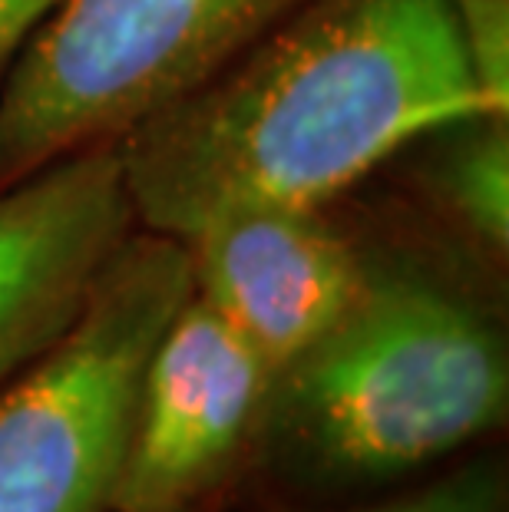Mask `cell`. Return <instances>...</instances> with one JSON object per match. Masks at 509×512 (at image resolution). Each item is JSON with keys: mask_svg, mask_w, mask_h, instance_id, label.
I'll return each instance as SVG.
<instances>
[{"mask_svg": "<svg viewBox=\"0 0 509 512\" xmlns=\"http://www.w3.org/2000/svg\"><path fill=\"white\" fill-rule=\"evenodd\" d=\"M476 116L447 0H301L113 152L136 225L182 242L232 209H324Z\"/></svg>", "mask_w": 509, "mask_h": 512, "instance_id": "cell-1", "label": "cell"}, {"mask_svg": "<svg viewBox=\"0 0 509 512\" xmlns=\"http://www.w3.org/2000/svg\"><path fill=\"white\" fill-rule=\"evenodd\" d=\"M506 417L496 278L467 258L367 245L348 311L275 370L245 486L278 509L357 503L480 450Z\"/></svg>", "mask_w": 509, "mask_h": 512, "instance_id": "cell-2", "label": "cell"}, {"mask_svg": "<svg viewBox=\"0 0 509 512\" xmlns=\"http://www.w3.org/2000/svg\"><path fill=\"white\" fill-rule=\"evenodd\" d=\"M189 294L186 245L136 225L77 318L0 384V512H113L139 384Z\"/></svg>", "mask_w": 509, "mask_h": 512, "instance_id": "cell-3", "label": "cell"}, {"mask_svg": "<svg viewBox=\"0 0 509 512\" xmlns=\"http://www.w3.org/2000/svg\"><path fill=\"white\" fill-rule=\"evenodd\" d=\"M301 0H60L0 73V189L113 146Z\"/></svg>", "mask_w": 509, "mask_h": 512, "instance_id": "cell-4", "label": "cell"}, {"mask_svg": "<svg viewBox=\"0 0 509 512\" xmlns=\"http://www.w3.org/2000/svg\"><path fill=\"white\" fill-rule=\"evenodd\" d=\"M275 370L196 294L139 384L113 512H219L248 483Z\"/></svg>", "mask_w": 509, "mask_h": 512, "instance_id": "cell-5", "label": "cell"}, {"mask_svg": "<svg viewBox=\"0 0 509 512\" xmlns=\"http://www.w3.org/2000/svg\"><path fill=\"white\" fill-rule=\"evenodd\" d=\"M192 294L281 370L348 311L367 275V242L324 209H232L182 238Z\"/></svg>", "mask_w": 509, "mask_h": 512, "instance_id": "cell-6", "label": "cell"}, {"mask_svg": "<svg viewBox=\"0 0 509 512\" xmlns=\"http://www.w3.org/2000/svg\"><path fill=\"white\" fill-rule=\"evenodd\" d=\"M133 228L113 146L0 189V384L77 318Z\"/></svg>", "mask_w": 509, "mask_h": 512, "instance_id": "cell-7", "label": "cell"}, {"mask_svg": "<svg viewBox=\"0 0 509 512\" xmlns=\"http://www.w3.org/2000/svg\"><path fill=\"white\" fill-rule=\"evenodd\" d=\"M433 199L460 252L500 278L509 258V116H476L433 136Z\"/></svg>", "mask_w": 509, "mask_h": 512, "instance_id": "cell-8", "label": "cell"}, {"mask_svg": "<svg viewBox=\"0 0 509 512\" xmlns=\"http://www.w3.org/2000/svg\"><path fill=\"white\" fill-rule=\"evenodd\" d=\"M275 512H509V466L496 450L467 453L424 479L357 503Z\"/></svg>", "mask_w": 509, "mask_h": 512, "instance_id": "cell-9", "label": "cell"}, {"mask_svg": "<svg viewBox=\"0 0 509 512\" xmlns=\"http://www.w3.org/2000/svg\"><path fill=\"white\" fill-rule=\"evenodd\" d=\"M486 110L509 116V0H447Z\"/></svg>", "mask_w": 509, "mask_h": 512, "instance_id": "cell-10", "label": "cell"}, {"mask_svg": "<svg viewBox=\"0 0 509 512\" xmlns=\"http://www.w3.org/2000/svg\"><path fill=\"white\" fill-rule=\"evenodd\" d=\"M60 0H0V73Z\"/></svg>", "mask_w": 509, "mask_h": 512, "instance_id": "cell-11", "label": "cell"}]
</instances>
